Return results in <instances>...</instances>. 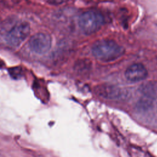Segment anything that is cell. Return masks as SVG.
Here are the masks:
<instances>
[{
  "label": "cell",
  "instance_id": "obj_1",
  "mask_svg": "<svg viewBox=\"0 0 157 157\" xmlns=\"http://www.w3.org/2000/svg\"><path fill=\"white\" fill-rule=\"evenodd\" d=\"M91 51L95 58L104 62L115 60L124 53V49L122 46L110 39L97 41L92 46Z\"/></svg>",
  "mask_w": 157,
  "mask_h": 157
},
{
  "label": "cell",
  "instance_id": "obj_3",
  "mask_svg": "<svg viewBox=\"0 0 157 157\" xmlns=\"http://www.w3.org/2000/svg\"><path fill=\"white\" fill-rule=\"evenodd\" d=\"M31 32L30 25L28 22L21 21L15 24L7 33L5 40L9 45L18 47L29 36Z\"/></svg>",
  "mask_w": 157,
  "mask_h": 157
},
{
  "label": "cell",
  "instance_id": "obj_6",
  "mask_svg": "<svg viewBox=\"0 0 157 157\" xmlns=\"http://www.w3.org/2000/svg\"><path fill=\"white\" fill-rule=\"evenodd\" d=\"M148 72L145 67L140 63H136L129 66L125 71L126 78L131 82H137L146 78Z\"/></svg>",
  "mask_w": 157,
  "mask_h": 157
},
{
  "label": "cell",
  "instance_id": "obj_2",
  "mask_svg": "<svg viewBox=\"0 0 157 157\" xmlns=\"http://www.w3.org/2000/svg\"><path fill=\"white\" fill-rule=\"evenodd\" d=\"M104 23L103 15L96 10H88L82 13L78 18V25L86 34H92L99 31Z\"/></svg>",
  "mask_w": 157,
  "mask_h": 157
},
{
  "label": "cell",
  "instance_id": "obj_5",
  "mask_svg": "<svg viewBox=\"0 0 157 157\" xmlns=\"http://www.w3.org/2000/svg\"><path fill=\"white\" fill-rule=\"evenodd\" d=\"M94 90L98 96L112 100H124L128 95L125 89L112 85H99L95 87Z\"/></svg>",
  "mask_w": 157,
  "mask_h": 157
},
{
  "label": "cell",
  "instance_id": "obj_4",
  "mask_svg": "<svg viewBox=\"0 0 157 157\" xmlns=\"http://www.w3.org/2000/svg\"><path fill=\"white\" fill-rule=\"evenodd\" d=\"M30 50L36 54L47 53L52 46V37L48 33L39 32L33 35L28 42Z\"/></svg>",
  "mask_w": 157,
  "mask_h": 157
},
{
  "label": "cell",
  "instance_id": "obj_7",
  "mask_svg": "<svg viewBox=\"0 0 157 157\" xmlns=\"http://www.w3.org/2000/svg\"><path fill=\"white\" fill-rule=\"evenodd\" d=\"M49 4H61L63 2H64V1H48L47 2Z\"/></svg>",
  "mask_w": 157,
  "mask_h": 157
}]
</instances>
